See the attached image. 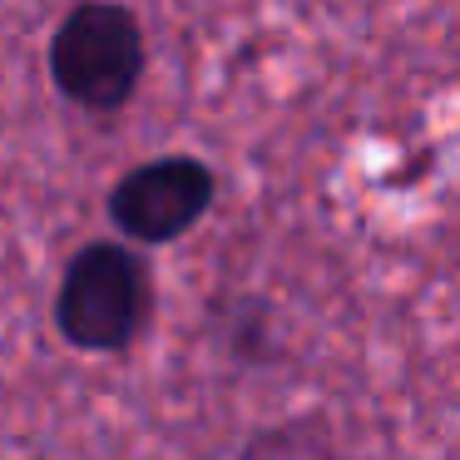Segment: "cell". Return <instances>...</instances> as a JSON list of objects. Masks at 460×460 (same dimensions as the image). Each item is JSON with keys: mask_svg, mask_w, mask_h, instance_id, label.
<instances>
[{"mask_svg": "<svg viewBox=\"0 0 460 460\" xmlns=\"http://www.w3.org/2000/svg\"><path fill=\"white\" fill-rule=\"evenodd\" d=\"M55 317L75 347H124L149 317V272L124 248H84L65 272Z\"/></svg>", "mask_w": 460, "mask_h": 460, "instance_id": "cell-2", "label": "cell"}, {"mask_svg": "<svg viewBox=\"0 0 460 460\" xmlns=\"http://www.w3.org/2000/svg\"><path fill=\"white\" fill-rule=\"evenodd\" d=\"M50 70L60 90L90 110L124 104L144 70V40L134 15L119 5H80L55 35Z\"/></svg>", "mask_w": 460, "mask_h": 460, "instance_id": "cell-1", "label": "cell"}, {"mask_svg": "<svg viewBox=\"0 0 460 460\" xmlns=\"http://www.w3.org/2000/svg\"><path fill=\"white\" fill-rule=\"evenodd\" d=\"M213 173L193 159H159L134 169L114 189V223L139 243H169L203 218Z\"/></svg>", "mask_w": 460, "mask_h": 460, "instance_id": "cell-3", "label": "cell"}]
</instances>
